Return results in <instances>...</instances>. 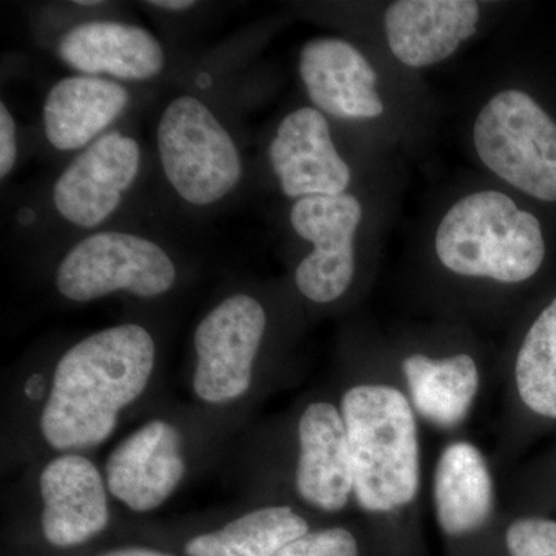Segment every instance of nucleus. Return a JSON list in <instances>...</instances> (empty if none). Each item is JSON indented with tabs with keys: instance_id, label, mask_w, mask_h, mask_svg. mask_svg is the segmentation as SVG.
<instances>
[{
	"instance_id": "obj_1",
	"label": "nucleus",
	"mask_w": 556,
	"mask_h": 556,
	"mask_svg": "<svg viewBox=\"0 0 556 556\" xmlns=\"http://www.w3.org/2000/svg\"><path fill=\"white\" fill-rule=\"evenodd\" d=\"M155 364V340L141 325L101 329L70 346L40 409L46 444L60 453L100 447L148 390Z\"/></svg>"
},
{
	"instance_id": "obj_2",
	"label": "nucleus",
	"mask_w": 556,
	"mask_h": 556,
	"mask_svg": "<svg viewBox=\"0 0 556 556\" xmlns=\"http://www.w3.org/2000/svg\"><path fill=\"white\" fill-rule=\"evenodd\" d=\"M353 459L354 497L369 514L408 506L419 492L416 413L396 387L361 383L340 404Z\"/></svg>"
},
{
	"instance_id": "obj_3",
	"label": "nucleus",
	"mask_w": 556,
	"mask_h": 556,
	"mask_svg": "<svg viewBox=\"0 0 556 556\" xmlns=\"http://www.w3.org/2000/svg\"><path fill=\"white\" fill-rule=\"evenodd\" d=\"M437 252L445 268L466 277L521 283L535 276L546 244L540 222L495 190L471 193L442 219Z\"/></svg>"
},
{
	"instance_id": "obj_4",
	"label": "nucleus",
	"mask_w": 556,
	"mask_h": 556,
	"mask_svg": "<svg viewBox=\"0 0 556 556\" xmlns=\"http://www.w3.org/2000/svg\"><path fill=\"white\" fill-rule=\"evenodd\" d=\"M479 159L527 195L556 201V123L529 94L501 91L475 123Z\"/></svg>"
},
{
	"instance_id": "obj_5",
	"label": "nucleus",
	"mask_w": 556,
	"mask_h": 556,
	"mask_svg": "<svg viewBox=\"0 0 556 556\" xmlns=\"http://www.w3.org/2000/svg\"><path fill=\"white\" fill-rule=\"evenodd\" d=\"M164 175L182 200L207 206L229 195L243 167L236 142L200 100L179 97L170 102L159 126Z\"/></svg>"
},
{
	"instance_id": "obj_6",
	"label": "nucleus",
	"mask_w": 556,
	"mask_h": 556,
	"mask_svg": "<svg viewBox=\"0 0 556 556\" xmlns=\"http://www.w3.org/2000/svg\"><path fill=\"white\" fill-rule=\"evenodd\" d=\"M177 268L164 249L142 237L100 232L80 241L58 266V291L72 302L87 303L113 292L155 299L169 292Z\"/></svg>"
},
{
	"instance_id": "obj_7",
	"label": "nucleus",
	"mask_w": 556,
	"mask_h": 556,
	"mask_svg": "<svg viewBox=\"0 0 556 556\" xmlns=\"http://www.w3.org/2000/svg\"><path fill=\"white\" fill-rule=\"evenodd\" d=\"M266 311L247 294H233L203 317L193 334L197 362L193 394L207 405H229L247 396L265 336Z\"/></svg>"
},
{
	"instance_id": "obj_8",
	"label": "nucleus",
	"mask_w": 556,
	"mask_h": 556,
	"mask_svg": "<svg viewBox=\"0 0 556 556\" xmlns=\"http://www.w3.org/2000/svg\"><path fill=\"white\" fill-rule=\"evenodd\" d=\"M361 219V203L350 193L305 197L292 206V228L316 248L295 273L299 291L311 302H334L350 288Z\"/></svg>"
},
{
	"instance_id": "obj_9",
	"label": "nucleus",
	"mask_w": 556,
	"mask_h": 556,
	"mask_svg": "<svg viewBox=\"0 0 556 556\" xmlns=\"http://www.w3.org/2000/svg\"><path fill=\"white\" fill-rule=\"evenodd\" d=\"M185 437L167 419H150L110 453L104 466L110 496L135 514L159 510L188 471Z\"/></svg>"
},
{
	"instance_id": "obj_10",
	"label": "nucleus",
	"mask_w": 556,
	"mask_h": 556,
	"mask_svg": "<svg viewBox=\"0 0 556 556\" xmlns=\"http://www.w3.org/2000/svg\"><path fill=\"white\" fill-rule=\"evenodd\" d=\"M40 532L49 546L70 551L90 543L110 525L104 471L83 453H60L39 475Z\"/></svg>"
},
{
	"instance_id": "obj_11",
	"label": "nucleus",
	"mask_w": 556,
	"mask_h": 556,
	"mask_svg": "<svg viewBox=\"0 0 556 556\" xmlns=\"http://www.w3.org/2000/svg\"><path fill=\"white\" fill-rule=\"evenodd\" d=\"M141 150L119 131L102 135L62 172L53 189L58 212L79 228H97L134 185Z\"/></svg>"
},
{
	"instance_id": "obj_12",
	"label": "nucleus",
	"mask_w": 556,
	"mask_h": 556,
	"mask_svg": "<svg viewBox=\"0 0 556 556\" xmlns=\"http://www.w3.org/2000/svg\"><path fill=\"white\" fill-rule=\"evenodd\" d=\"M295 489L308 506L338 514L354 496L353 459L342 412L317 401L303 409L298 426Z\"/></svg>"
},
{
	"instance_id": "obj_13",
	"label": "nucleus",
	"mask_w": 556,
	"mask_h": 556,
	"mask_svg": "<svg viewBox=\"0 0 556 556\" xmlns=\"http://www.w3.org/2000/svg\"><path fill=\"white\" fill-rule=\"evenodd\" d=\"M269 159L291 199L340 195L350 186V167L334 148L327 118L316 109L295 110L281 121Z\"/></svg>"
},
{
	"instance_id": "obj_14",
	"label": "nucleus",
	"mask_w": 556,
	"mask_h": 556,
	"mask_svg": "<svg viewBox=\"0 0 556 556\" xmlns=\"http://www.w3.org/2000/svg\"><path fill=\"white\" fill-rule=\"evenodd\" d=\"M300 76L311 101L328 115L367 119L383 113L375 68L346 40L325 38L306 43L300 54Z\"/></svg>"
},
{
	"instance_id": "obj_15",
	"label": "nucleus",
	"mask_w": 556,
	"mask_h": 556,
	"mask_svg": "<svg viewBox=\"0 0 556 556\" xmlns=\"http://www.w3.org/2000/svg\"><path fill=\"white\" fill-rule=\"evenodd\" d=\"M478 22L471 0H399L386 13L388 46L402 64L428 67L452 56Z\"/></svg>"
},
{
	"instance_id": "obj_16",
	"label": "nucleus",
	"mask_w": 556,
	"mask_h": 556,
	"mask_svg": "<svg viewBox=\"0 0 556 556\" xmlns=\"http://www.w3.org/2000/svg\"><path fill=\"white\" fill-rule=\"evenodd\" d=\"M58 53L86 76L118 79L155 78L164 67L163 47L144 28L112 21L80 24L62 36Z\"/></svg>"
},
{
	"instance_id": "obj_17",
	"label": "nucleus",
	"mask_w": 556,
	"mask_h": 556,
	"mask_svg": "<svg viewBox=\"0 0 556 556\" xmlns=\"http://www.w3.org/2000/svg\"><path fill=\"white\" fill-rule=\"evenodd\" d=\"M129 91L115 80L72 76L50 90L43 104V127L58 150H76L93 141L119 118Z\"/></svg>"
},
{
	"instance_id": "obj_18",
	"label": "nucleus",
	"mask_w": 556,
	"mask_h": 556,
	"mask_svg": "<svg viewBox=\"0 0 556 556\" xmlns=\"http://www.w3.org/2000/svg\"><path fill=\"white\" fill-rule=\"evenodd\" d=\"M433 497L439 526L450 536L477 532L489 521L495 492L489 464L477 445L453 442L441 453Z\"/></svg>"
},
{
	"instance_id": "obj_19",
	"label": "nucleus",
	"mask_w": 556,
	"mask_h": 556,
	"mask_svg": "<svg viewBox=\"0 0 556 556\" xmlns=\"http://www.w3.org/2000/svg\"><path fill=\"white\" fill-rule=\"evenodd\" d=\"M402 371L413 408L439 428L459 426L481 386L477 362L468 354L442 358L413 354L405 358Z\"/></svg>"
},
{
	"instance_id": "obj_20",
	"label": "nucleus",
	"mask_w": 556,
	"mask_h": 556,
	"mask_svg": "<svg viewBox=\"0 0 556 556\" xmlns=\"http://www.w3.org/2000/svg\"><path fill=\"white\" fill-rule=\"evenodd\" d=\"M309 530L308 521L291 506H263L189 538L185 555L274 556Z\"/></svg>"
},
{
	"instance_id": "obj_21",
	"label": "nucleus",
	"mask_w": 556,
	"mask_h": 556,
	"mask_svg": "<svg viewBox=\"0 0 556 556\" xmlns=\"http://www.w3.org/2000/svg\"><path fill=\"white\" fill-rule=\"evenodd\" d=\"M519 399L533 415L556 420V298L527 331L515 362Z\"/></svg>"
},
{
	"instance_id": "obj_22",
	"label": "nucleus",
	"mask_w": 556,
	"mask_h": 556,
	"mask_svg": "<svg viewBox=\"0 0 556 556\" xmlns=\"http://www.w3.org/2000/svg\"><path fill=\"white\" fill-rule=\"evenodd\" d=\"M506 546L510 556H556V519H515L507 529Z\"/></svg>"
},
{
	"instance_id": "obj_23",
	"label": "nucleus",
	"mask_w": 556,
	"mask_h": 556,
	"mask_svg": "<svg viewBox=\"0 0 556 556\" xmlns=\"http://www.w3.org/2000/svg\"><path fill=\"white\" fill-rule=\"evenodd\" d=\"M274 556H358V546L345 527H327L309 530Z\"/></svg>"
},
{
	"instance_id": "obj_24",
	"label": "nucleus",
	"mask_w": 556,
	"mask_h": 556,
	"mask_svg": "<svg viewBox=\"0 0 556 556\" xmlns=\"http://www.w3.org/2000/svg\"><path fill=\"white\" fill-rule=\"evenodd\" d=\"M17 160L16 124L5 104L0 105V177L5 178Z\"/></svg>"
},
{
	"instance_id": "obj_25",
	"label": "nucleus",
	"mask_w": 556,
	"mask_h": 556,
	"mask_svg": "<svg viewBox=\"0 0 556 556\" xmlns=\"http://www.w3.org/2000/svg\"><path fill=\"white\" fill-rule=\"evenodd\" d=\"M97 556H177L170 554V552L161 551V548L149 547V546H135V544H129V546H119L109 548V551L102 552V554Z\"/></svg>"
},
{
	"instance_id": "obj_26",
	"label": "nucleus",
	"mask_w": 556,
	"mask_h": 556,
	"mask_svg": "<svg viewBox=\"0 0 556 556\" xmlns=\"http://www.w3.org/2000/svg\"><path fill=\"white\" fill-rule=\"evenodd\" d=\"M149 5L169 11H185L195 7V2L192 0H155V2H149Z\"/></svg>"
},
{
	"instance_id": "obj_27",
	"label": "nucleus",
	"mask_w": 556,
	"mask_h": 556,
	"mask_svg": "<svg viewBox=\"0 0 556 556\" xmlns=\"http://www.w3.org/2000/svg\"><path fill=\"white\" fill-rule=\"evenodd\" d=\"M75 3L80 7H97L101 5L102 2H98V0H78V2Z\"/></svg>"
}]
</instances>
